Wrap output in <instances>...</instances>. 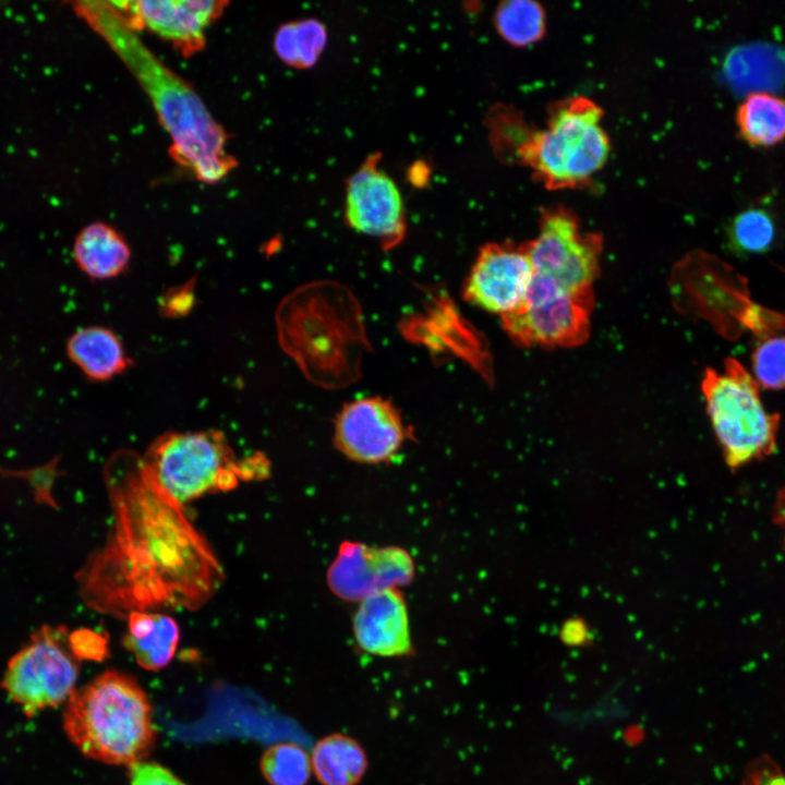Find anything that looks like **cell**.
Masks as SVG:
<instances>
[{
    "label": "cell",
    "mask_w": 785,
    "mask_h": 785,
    "mask_svg": "<svg viewBox=\"0 0 785 785\" xmlns=\"http://www.w3.org/2000/svg\"><path fill=\"white\" fill-rule=\"evenodd\" d=\"M744 140L752 145L770 146L785 137V99L757 92L745 98L736 114Z\"/></svg>",
    "instance_id": "cell-21"
},
{
    "label": "cell",
    "mask_w": 785,
    "mask_h": 785,
    "mask_svg": "<svg viewBox=\"0 0 785 785\" xmlns=\"http://www.w3.org/2000/svg\"><path fill=\"white\" fill-rule=\"evenodd\" d=\"M701 391L724 461L732 470L774 454L780 415L765 409L760 385L738 360L727 358L722 372L705 369Z\"/></svg>",
    "instance_id": "cell-5"
},
{
    "label": "cell",
    "mask_w": 785,
    "mask_h": 785,
    "mask_svg": "<svg viewBox=\"0 0 785 785\" xmlns=\"http://www.w3.org/2000/svg\"><path fill=\"white\" fill-rule=\"evenodd\" d=\"M122 642L137 664L147 671L167 666L174 656L180 638L177 621L156 612H133L128 617Z\"/></svg>",
    "instance_id": "cell-18"
},
{
    "label": "cell",
    "mask_w": 785,
    "mask_h": 785,
    "mask_svg": "<svg viewBox=\"0 0 785 785\" xmlns=\"http://www.w3.org/2000/svg\"><path fill=\"white\" fill-rule=\"evenodd\" d=\"M131 785H186L168 769L155 762H140L130 768Z\"/></svg>",
    "instance_id": "cell-28"
},
{
    "label": "cell",
    "mask_w": 785,
    "mask_h": 785,
    "mask_svg": "<svg viewBox=\"0 0 785 785\" xmlns=\"http://www.w3.org/2000/svg\"><path fill=\"white\" fill-rule=\"evenodd\" d=\"M72 7L148 96L171 141L172 158L203 183L225 179L237 167L227 149L228 135L192 85L155 56L110 1H76Z\"/></svg>",
    "instance_id": "cell-2"
},
{
    "label": "cell",
    "mask_w": 785,
    "mask_h": 785,
    "mask_svg": "<svg viewBox=\"0 0 785 785\" xmlns=\"http://www.w3.org/2000/svg\"><path fill=\"white\" fill-rule=\"evenodd\" d=\"M753 377L760 387L785 388V336L762 340L751 355Z\"/></svg>",
    "instance_id": "cell-25"
},
{
    "label": "cell",
    "mask_w": 785,
    "mask_h": 785,
    "mask_svg": "<svg viewBox=\"0 0 785 785\" xmlns=\"http://www.w3.org/2000/svg\"><path fill=\"white\" fill-rule=\"evenodd\" d=\"M774 523L781 529L785 544V486L778 490L772 512Z\"/></svg>",
    "instance_id": "cell-31"
},
{
    "label": "cell",
    "mask_w": 785,
    "mask_h": 785,
    "mask_svg": "<svg viewBox=\"0 0 785 785\" xmlns=\"http://www.w3.org/2000/svg\"><path fill=\"white\" fill-rule=\"evenodd\" d=\"M498 35L508 44L526 47L539 41L546 29L542 5L531 0H509L498 4L494 13Z\"/></svg>",
    "instance_id": "cell-22"
},
{
    "label": "cell",
    "mask_w": 785,
    "mask_h": 785,
    "mask_svg": "<svg viewBox=\"0 0 785 785\" xmlns=\"http://www.w3.org/2000/svg\"><path fill=\"white\" fill-rule=\"evenodd\" d=\"M137 31L144 27L172 44L184 57L206 45L205 32L225 11L228 2L214 0L110 1Z\"/></svg>",
    "instance_id": "cell-14"
},
{
    "label": "cell",
    "mask_w": 785,
    "mask_h": 785,
    "mask_svg": "<svg viewBox=\"0 0 785 785\" xmlns=\"http://www.w3.org/2000/svg\"><path fill=\"white\" fill-rule=\"evenodd\" d=\"M194 280H189L169 289L160 299V314L169 318H178L189 314L194 304Z\"/></svg>",
    "instance_id": "cell-27"
},
{
    "label": "cell",
    "mask_w": 785,
    "mask_h": 785,
    "mask_svg": "<svg viewBox=\"0 0 785 785\" xmlns=\"http://www.w3.org/2000/svg\"><path fill=\"white\" fill-rule=\"evenodd\" d=\"M428 167L424 161L418 160L411 165L409 170V180L413 185L418 188L423 186L428 181Z\"/></svg>",
    "instance_id": "cell-32"
},
{
    "label": "cell",
    "mask_w": 785,
    "mask_h": 785,
    "mask_svg": "<svg viewBox=\"0 0 785 785\" xmlns=\"http://www.w3.org/2000/svg\"><path fill=\"white\" fill-rule=\"evenodd\" d=\"M602 118L597 104L575 96L550 106L543 129H531L506 108L496 110L490 122L498 153L512 156L555 191L587 186L605 165L611 142Z\"/></svg>",
    "instance_id": "cell-3"
},
{
    "label": "cell",
    "mask_w": 785,
    "mask_h": 785,
    "mask_svg": "<svg viewBox=\"0 0 785 785\" xmlns=\"http://www.w3.org/2000/svg\"><path fill=\"white\" fill-rule=\"evenodd\" d=\"M142 457L160 487L181 505L240 482L239 460L219 430L165 432Z\"/></svg>",
    "instance_id": "cell-6"
},
{
    "label": "cell",
    "mask_w": 785,
    "mask_h": 785,
    "mask_svg": "<svg viewBox=\"0 0 785 785\" xmlns=\"http://www.w3.org/2000/svg\"><path fill=\"white\" fill-rule=\"evenodd\" d=\"M68 641L78 660L102 661L109 654L107 637L89 628L73 630Z\"/></svg>",
    "instance_id": "cell-26"
},
{
    "label": "cell",
    "mask_w": 785,
    "mask_h": 785,
    "mask_svg": "<svg viewBox=\"0 0 785 785\" xmlns=\"http://www.w3.org/2000/svg\"><path fill=\"white\" fill-rule=\"evenodd\" d=\"M72 255L78 269L92 280H108L122 275L131 261L124 237L111 225L94 221L76 234Z\"/></svg>",
    "instance_id": "cell-17"
},
{
    "label": "cell",
    "mask_w": 785,
    "mask_h": 785,
    "mask_svg": "<svg viewBox=\"0 0 785 785\" xmlns=\"http://www.w3.org/2000/svg\"><path fill=\"white\" fill-rule=\"evenodd\" d=\"M63 728L84 756L129 768L143 762L157 737L147 695L132 676L117 671L74 689Z\"/></svg>",
    "instance_id": "cell-4"
},
{
    "label": "cell",
    "mask_w": 785,
    "mask_h": 785,
    "mask_svg": "<svg viewBox=\"0 0 785 785\" xmlns=\"http://www.w3.org/2000/svg\"><path fill=\"white\" fill-rule=\"evenodd\" d=\"M328 43L326 25L318 19L304 17L281 24L273 39V48L286 65L305 70L321 59Z\"/></svg>",
    "instance_id": "cell-20"
},
{
    "label": "cell",
    "mask_w": 785,
    "mask_h": 785,
    "mask_svg": "<svg viewBox=\"0 0 785 785\" xmlns=\"http://www.w3.org/2000/svg\"><path fill=\"white\" fill-rule=\"evenodd\" d=\"M409 432L398 409L382 397H365L342 407L335 420L334 443L348 459L366 464L389 461Z\"/></svg>",
    "instance_id": "cell-11"
},
{
    "label": "cell",
    "mask_w": 785,
    "mask_h": 785,
    "mask_svg": "<svg viewBox=\"0 0 785 785\" xmlns=\"http://www.w3.org/2000/svg\"><path fill=\"white\" fill-rule=\"evenodd\" d=\"M311 761L322 785H358L369 765L363 747L341 733L319 739L313 748Z\"/></svg>",
    "instance_id": "cell-19"
},
{
    "label": "cell",
    "mask_w": 785,
    "mask_h": 785,
    "mask_svg": "<svg viewBox=\"0 0 785 785\" xmlns=\"http://www.w3.org/2000/svg\"><path fill=\"white\" fill-rule=\"evenodd\" d=\"M593 306V289L568 291L533 274L523 303L502 322L520 347L572 348L588 340Z\"/></svg>",
    "instance_id": "cell-8"
},
{
    "label": "cell",
    "mask_w": 785,
    "mask_h": 785,
    "mask_svg": "<svg viewBox=\"0 0 785 785\" xmlns=\"http://www.w3.org/2000/svg\"><path fill=\"white\" fill-rule=\"evenodd\" d=\"M581 620H569L563 627V638L568 643H580L585 639L587 630Z\"/></svg>",
    "instance_id": "cell-30"
},
{
    "label": "cell",
    "mask_w": 785,
    "mask_h": 785,
    "mask_svg": "<svg viewBox=\"0 0 785 785\" xmlns=\"http://www.w3.org/2000/svg\"><path fill=\"white\" fill-rule=\"evenodd\" d=\"M104 480L112 528L75 576L84 603L126 618L165 607L193 611L208 602L222 582V568L143 457L129 449L113 452Z\"/></svg>",
    "instance_id": "cell-1"
},
{
    "label": "cell",
    "mask_w": 785,
    "mask_h": 785,
    "mask_svg": "<svg viewBox=\"0 0 785 785\" xmlns=\"http://www.w3.org/2000/svg\"><path fill=\"white\" fill-rule=\"evenodd\" d=\"M523 246L535 275L572 292L593 289L600 273L603 235L582 232L570 209L559 205L542 209L539 233Z\"/></svg>",
    "instance_id": "cell-9"
},
{
    "label": "cell",
    "mask_w": 785,
    "mask_h": 785,
    "mask_svg": "<svg viewBox=\"0 0 785 785\" xmlns=\"http://www.w3.org/2000/svg\"><path fill=\"white\" fill-rule=\"evenodd\" d=\"M413 577L414 563L406 550L347 541L340 545L326 579L335 595L360 602L376 592L409 584Z\"/></svg>",
    "instance_id": "cell-12"
},
{
    "label": "cell",
    "mask_w": 785,
    "mask_h": 785,
    "mask_svg": "<svg viewBox=\"0 0 785 785\" xmlns=\"http://www.w3.org/2000/svg\"><path fill=\"white\" fill-rule=\"evenodd\" d=\"M352 630L358 647L371 655L401 657L413 651L408 607L399 589L383 590L360 601Z\"/></svg>",
    "instance_id": "cell-15"
},
{
    "label": "cell",
    "mask_w": 785,
    "mask_h": 785,
    "mask_svg": "<svg viewBox=\"0 0 785 785\" xmlns=\"http://www.w3.org/2000/svg\"><path fill=\"white\" fill-rule=\"evenodd\" d=\"M382 154L365 157L345 186V221L358 233L378 241L384 250L403 240L407 217L402 194L395 180L381 168Z\"/></svg>",
    "instance_id": "cell-10"
},
{
    "label": "cell",
    "mask_w": 785,
    "mask_h": 785,
    "mask_svg": "<svg viewBox=\"0 0 785 785\" xmlns=\"http://www.w3.org/2000/svg\"><path fill=\"white\" fill-rule=\"evenodd\" d=\"M533 274L523 243H486L481 246L466 279L463 297L471 304L503 317L523 303Z\"/></svg>",
    "instance_id": "cell-13"
},
{
    "label": "cell",
    "mask_w": 785,
    "mask_h": 785,
    "mask_svg": "<svg viewBox=\"0 0 785 785\" xmlns=\"http://www.w3.org/2000/svg\"><path fill=\"white\" fill-rule=\"evenodd\" d=\"M69 360L94 382H107L131 366L121 339L108 327L92 325L78 328L68 339Z\"/></svg>",
    "instance_id": "cell-16"
},
{
    "label": "cell",
    "mask_w": 785,
    "mask_h": 785,
    "mask_svg": "<svg viewBox=\"0 0 785 785\" xmlns=\"http://www.w3.org/2000/svg\"><path fill=\"white\" fill-rule=\"evenodd\" d=\"M261 770L270 785H306L311 777L312 761L302 746L279 742L264 752Z\"/></svg>",
    "instance_id": "cell-23"
},
{
    "label": "cell",
    "mask_w": 785,
    "mask_h": 785,
    "mask_svg": "<svg viewBox=\"0 0 785 785\" xmlns=\"http://www.w3.org/2000/svg\"><path fill=\"white\" fill-rule=\"evenodd\" d=\"M776 226L771 214L759 207L737 214L728 228L729 242L740 253H763L773 244Z\"/></svg>",
    "instance_id": "cell-24"
},
{
    "label": "cell",
    "mask_w": 785,
    "mask_h": 785,
    "mask_svg": "<svg viewBox=\"0 0 785 785\" xmlns=\"http://www.w3.org/2000/svg\"><path fill=\"white\" fill-rule=\"evenodd\" d=\"M63 627L43 626L8 662L1 687L31 716L53 708L74 691L80 660Z\"/></svg>",
    "instance_id": "cell-7"
},
{
    "label": "cell",
    "mask_w": 785,
    "mask_h": 785,
    "mask_svg": "<svg viewBox=\"0 0 785 785\" xmlns=\"http://www.w3.org/2000/svg\"><path fill=\"white\" fill-rule=\"evenodd\" d=\"M240 481L264 480L270 474V462L263 454H252L239 460Z\"/></svg>",
    "instance_id": "cell-29"
}]
</instances>
